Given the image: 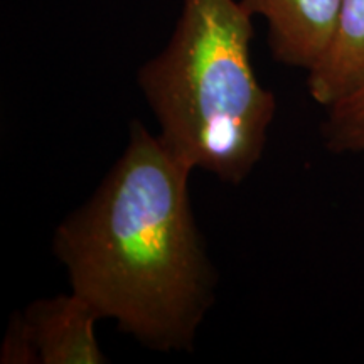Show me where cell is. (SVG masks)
<instances>
[{
    "mask_svg": "<svg viewBox=\"0 0 364 364\" xmlns=\"http://www.w3.org/2000/svg\"><path fill=\"white\" fill-rule=\"evenodd\" d=\"M307 75L309 95L324 108L364 83V0H341L329 48Z\"/></svg>",
    "mask_w": 364,
    "mask_h": 364,
    "instance_id": "obj_5",
    "label": "cell"
},
{
    "mask_svg": "<svg viewBox=\"0 0 364 364\" xmlns=\"http://www.w3.org/2000/svg\"><path fill=\"white\" fill-rule=\"evenodd\" d=\"M22 316L38 349L39 364H105L97 338L102 321L93 307L75 292L31 302Z\"/></svg>",
    "mask_w": 364,
    "mask_h": 364,
    "instance_id": "obj_3",
    "label": "cell"
},
{
    "mask_svg": "<svg viewBox=\"0 0 364 364\" xmlns=\"http://www.w3.org/2000/svg\"><path fill=\"white\" fill-rule=\"evenodd\" d=\"M268 24L273 58L307 73L321 61L338 24L341 0H240Z\"/></svg>",
    "mask_w": 364,
    "mask_h": 364,
    "instance_id": "obj_4",
    "label": "cell"
},
{
    "mask_svg": "<svg viewBox=\"0 0 364 364\" xmlns=\"http://www.w3.org/2000/svg\"><path fill=\"white\" fill-rule=\"evenodd\" d=\"M252 39L253 16L240 0H182L169 43L136 75L164 145L193 172L233 186L262 161L277 113Z\"/></svg>",
    "mask_w": 364,
    "mask_h": 364,
    "instance_id": "obj_2",
    "label": "cell"
},
{
    "mask_svg": "<svg viewBox=\"0 0 364 364\" xmlns=\"http://www.w3.org/2000/svg\"><path fill=\"white\" fill-rule=\"evenodd\" d=\"M326 110V147L334 154H364V83Z\"/></svg>",
    "mask_w": 364,
    "mask_h": 364,
    "instance_id": "obj_6",
    "label": "cell"
},
{
    "mask_svg": "<svg viewBox=\"0 0 364 364\" xmlns=\"http://www.w3.org/2000/svg\"><path fill=\"white\" fill-rule=\"evenodd\" d=\"M0 363L2 364H39L38 349L31 338L29 327L21 314H14L0 346Z\"/></svg>",
    "mask_w": 364,
    "mask_h": 364,
    "instance_id": "obj_7",
    "label": "cell"
},
{
    "mask_svg": "<svg viewBox=\"0 0 364 364\" xmlns=\"http://www.w3.org/2000/svg\"><path fill=\"white\" fill-rule=\"evenodd\" d=\"M191 174L157 134L132 122L122 156L53 236L71 292L161 353L191 351L215 302L218 275L191 206Z\"/></svg>",
    "mask_w": 364,
    "mask_h": 364,
    "instance_id": "obj_1",
    "label": "cell"
}]
</instances>
